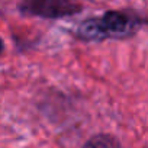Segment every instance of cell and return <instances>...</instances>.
Wrapping results in <instances>:
<instances>
[{"instance_id": "obj_1", "label": "cell", "mask_w": 148, "mask_h": 148, "mask_svg": "<svg viewBox=\"0 0 148 148\" xmlns=\"http://www.w3.org/2000/svg\"><path fill=\"white\" fill-rule=\"evenodd\" d=\"M145 23L147 18L138 10L113 9L82 21L74 31V36L83 42L126 39L135 36Z\"/></svg>"}, {"instance_id": "obj_2", "label": "cell", "mask_w": 148, "mask_h": 148, "mask_svg": "<svg viewBox=\"0 0 148 148\" xmlns=\"http://www.w3.org/2000/svg\"><path fill=\"white\" fill-rule=\"evenodd\" d=\"M18 10L23 16L61 19L79 15L83 10V5L67 0H26L18 5Z\"/></svg>"}, {"instance_id": "obj_3", "label": "cell", "mask_w": 148, "mask_h": 148, "mask_svg": "<svg viewBox=\"0 0 148 148\" xmlns=\"http://www.w3.org/2000/svg\"><path fill=\"white\" fill-rule=\"evenodd\" d=\"M82 148H123L122 142L110 134H96L90 136Z\"/></svg>"}, {"instance_id": "obj_4", "label": "cell", "mask_w": 148, "mask_h": 148, "mask_svg": "<svg viewBox=\"0 0 148 148\" xmlns=\"http://www.w3.org/2000/svg\"><path fill=\"white\" fill-rule=\"evenodd\" d=\"M3 51H5V42H3L2 36H0V55L3 54Z\"/></svg>"}]
</instances>
